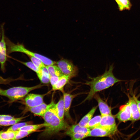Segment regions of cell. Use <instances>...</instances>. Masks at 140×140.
I'll return each instance as SVG.
<instances>
[{
  "label": "cell",
  "mask_w": 140,
  "mask_h": 140,
  "mask_svg": "<svg viewBox=\"0 0 140 140\" xmlns=\"http://www.w3.org/2000/svg\"><path fill=\"white\" fill-rule=\"evenodd\" d=\"M53 101L49 104L43 102L36 106L32 107H26V111L30 112L34 114L43 117L47 111L54 104Z\"/></svg>",
  "instance_id": "9c48e42d"
},
{
  "label": "cell",
  "mask_w": 140,
  "mask_h": 140,
  "mask_svg": "<svg viewBox=\"0 0 140 140\" xmlns=\"http://www.w3.org/2000/svg\"><path fill=\"white\" fill-rule=\"evenodd\" d=\"M46 94H44L30 93L27 94L24 99L26 107H32L44 102L43 99Z\"/></svg>",
  "instance_id": "52a82bcc"
},
{
  "label": "cell",
  "mask_w": 140,
  "mask_h": 140,
  "mask_svg": "<svg viewBox=\"0 0 140 140\" xmlns=\"http://www.w3.org/2000/svg\"><path fill=\"white\" fill-rule=\"evenodd\" d=\"M60 77L56 76H50V83L52 87L57 82Z\"/></svg>",
  "instance_id": "1f68e13d"
},
{
  "label": "cell",
  "mask_w": 140,
  "mask_h": 140,
  "mask_svg": "<svg viewBox=\"0 0 140 140\" xmlns=\"http://www.w3.org/2000/svg\"><path fill=\"white\" fill-rule=\"evenodd\" d=\"M15 118L14 117L9 115H0V121H8Z\"/></svg>",
  "instance_id": "d6a6232c"
},
{
  "label": "cell",
  "mask_w": 140,
  "mask_h": 140,
  "mask_svg": "<svg viewBox=\"0 0 140 140\" xmlns=\"http://www.w3.org/2000/svg\"><path fill=\"white\" fill-rule=\"evenodd\" d=\"M32 122L28 121L26 122L18 123L11 125L8 130L15 131L18 130V129L25 125L32 124Z\"/></svg>",
  "instance_id": "d4e9b609"
},
{
  "label": "cell",
  "mask_w": 140,
  "mask_h": 140,
  "mask_svg": "<svg viewBox=\"0 0 140 140\" xmlns=\"http://www.w3.org/2000/svg\"><path fill=\"white\" fill-rule=\"evenodd\" d=\"M0 52H3V53H4L7 54V53H5L4 52H3L2 51V50L1 45V42H0Z\"/></svg>",
  "instance_id": "e575fe53"
},
{
  "label": "cell",
  "mask_w": 140,
  "mask_h": 140,
  "mask_svg": "<svg viewBox=\"0 0 140 140\" xmlns=\"http://www.w3.org/2000/svg\"><path fill=\"white\" fill-rule=\"evenodd\" d=\"M5 40L7 47V54H9L15 52H20L25 54L29 57H33L38 58L46 66L56 64V62L42 55L28 50L22 44H15L5 37Z\"/></svg>",
  "instance_id": "3957f363"
},
{
  "label": "cell",
  "mask_w": 140,
  "mask_h": 140,
  "mask_svg": "<svg viewBox=\"0 0 140 140\" xmlns=\"http://www.w3.org/2000/svg\"><path fill=\"white\" fill-rule=\"evenodd\" d=\"M54 106L58 116L61 120H64L65 111L63 96L61 97L57 103L54 104Z\"/></svg>",
  "instance_id": "e0dca14e"
},
{
  "label": "cell",
  "mask_w": 140,
  "mask_h": 140,
  "mask_svg": "<svg viewBox=\"0 0 140 140\" xmlns=\"http://www.w3.org/2000/svg\"><path fill=\"white\" fill-rule=\"evenodd\" d=\"M119 10L122 11L124 10H129L131 4L129 0H115Z\"/></svg>",
  "instance_id": "603a6c76"
},
{
  "label": "cell",
  "mask_w": 140,
  "mask_h": 140,
  "mask_svg": "<svg viewBox=\"0 0 140 140\" xmlns=\"http://www.w3.org/2000/svg\"><path fill=\"white\" fill-rule=\"evenodd\" d=\"M97 108V106L94 107L81 120L78 125L81 127H85L92 119Z\"/></svg>",
  "instance_id": "ac0fdd59"
},
{
  "label": "cell",
  "mask_w": 140,
  "mask_h": 140,
  "mask_svg": "<svg viewBox=\"0 0 140 140\" xmlns=\"http://www.w3.org/2000/svg\"><path fill=\"white\" fill-rule=\"evenodd\" d=\"M36 74L42 83L47 84L50 82V76L46 66L40 69Z\"/></svg>",
  "instance_id": "9a60e30c"
},
{
  "label": "cell",
  "mask_w": 140,
  "mask_h": 140,
  "mask_svg": "<svg viewBox=\"0 0 140 140\" xmlns=\"http://www.w3.org/2000/svg\"><path fill=\"white\" fill-rule=\"evenodd\" d=\"M17 79H14L12 78H4L1 76H0V85H7L9 84L11 82L17 80Z\"/></svg>",
  "instance_id": "4dcf8cb0"
},
{
  "label": "cell",
  "mask_w": 140,
  "mask_h": 140,
  "mask_svg": "<svg viewBox=\"0 0 140 140\" xmlns=\"http://www.w3.org/2000/svg\"><path fill=\"white\" fill-rule=\"evenodd\" d=\"M19 61L22 64L25 66L36 73L40 70V69L36 67L31 61L26 62Z\"/></svg>",
  "instance_id": "f1b7e54d"
},
{
  "label": "cell",
  "mask_w": 140,
  "mask_h": 140,
  "mask_svg": "<svg viewBox=\"0 0 140 140\" xmlns=\"http://www.w3.org/2000/svg\"><path fill=\"white\" fill-rule=\"evenodd\" d=\"M71 139L74 140H81L88 137L87 135L83 133H76L70 135Z\"/></svg>",
  "instance_id": "f546056e"
},
{
  "label": "cell",
  "mask_w": 140,
  "mask_h": 140,
  "mask_svg": "<svg viewBox=\"0 0 140 140\" xmlns=\"http://www.w3.org/2000/svg\"><path fill=\"white\" fill-rule=\"evenodd\" d=\"M129 97L131 116V121H136L140 120V112L139 110L136 103L134 98L132 97Z\"/></svg>",
  "instance_id": "4fadbf2b"
},
{
  "label": "cell",
  "mask_w": 140,
  "mask_h": 140,
  "mask_svg": "<svg viewBox=\"0 0 140 140\" xmlns=\"http://www.w3.org/2000/svg\"><path fill=\"white\" fill-rule=\"evenodd\" d=\"M47 125V124L45 123L36 124H30L21 127L18 130L36 132L37 130L45 127Z\"/></svg>",
  "instance_id": "d6986e66"
},
{
  "label": "cell",
  "mask_w": 140,
  "mask_h": 140,
  "mask_svg": "<svg viewBox=\"0 0 140 140\" xmlns=\"http://www.w3.org/2000/svg\"><path fill=\"white\" fill-rule=\"evenodd\" d=\"M71 79L69 76L63 75L61 76L56 84L52 87L53 90H60L62 92L64 91V86L69 82Z\"/></svg>",
  "instance_id": "2e32d148"
},
{
  "label": "cell",
  "mask_w": 140,
  "mask_h": 140,
  "mask_svg": "<svg viewBox=\"0 0 140 140\" xmlns=\"http://www.w3.org/2000/svg\"><path fill=\"white\" fill-rule=\"evenodd\" d=\"M90 130L86 127H81L78 124L73 125L70 126L66 130V134L69 136L70 135L76 133H83L88 135Z\"/></svg>",
  "instance_id": "5bb4252c"
},
{
  "label": "cell",
  "mask_w": 140,
  "mask_h": 140,
  "mask_svg": "<svg viewBox=\"0 0 140 140\" xmlns=\"http://www.w3.org/2000/svg\"><path fill=\"white\" fill-rule=\"evenodd\" d=\"M44 85L40 84L31 87H15L7 89L0 88V95L7 97L11 102H13L23 98L30 92L40 88Z\"/></svg>",
  "instance_id": "277c9868"
},
{
  "label": "cell",
  "mask_w": 140,
  "mask_h": 140,
  "mask_svg": "<svg viewBox=\"0 0 140 140\" xmlns=\"http://www.w3.org/2000/svg\"><path fill=\"white\" fill-rule=\"evenodd\" d=\"M29 57L31 61L40 69L46 66L40 60L36 57Z\"/></svg>",
  "instance_id": "83f0119b"
},
{
  "label": "cell",
  "mask_w": 140,
  "mask_h": 140,
  "mask_svg": "<svg viewBox=\"0 0 140 140\" xmlns=\"http://www.w3.org/2000/svg\"><path fill=\"white\" fill-rule=\"evenodd\" d=\"M7 54L0 52V64L1 70L3 72L5 71V65L7 60Z\"/></svg>",
  "instance_id": "484cf974"
},
{
  "label": "cell",
  "mask_w": 140,
  "mask_h": 140,
  "mask_svg": "<svg viewBox=\"0 0 140 140\" xmlns=\"http://www.w3.org/2000/svg\"><path fill=\"white\" fill-rule=\"evenodd\" d=\"M97 127L109 130L115 133L117 130L115 117L112 114L102 116L100 122Z\"/></svg>",
  "instance_id": "8992f818"
},
{
  "label": "cell",
  "mask_w": 140,
  "mask_h": 140,
  "mask_svg": "<svg viewBox=\"0 0 140 140\" xmlns=\"http://www.w3.org/2000/svg\"><path fill=\"white\" fill-rule=\"evenodd\" d=\"M18 130L0 131V137L2 140H14Z\"/></svg>",
  "instance_id": "ffe728a7"
},
{
  "label": "cell",
  "mask_w": 140,
  "mask_h": 140,
  "mask_svg": "<svg viewBox=\"0 0 140 140\" xmlns=\"http://www.w3.org/2000/svg\"><path fill=\"white\" fill-rule=\"evenodd\" d=\"M0 140H1V138L0 137Z\"/></svg>",
  "instance_id": "d590c367"
},
{
  "label": "cell",
  "mask_w": 140,
  "mask_h": 140,
  "mask_svg": "<svg viewBox=\"0 0 140 140\" xmlns=\"http://www.w3.org/2000/svg\"><path fill=\"white\" fill-rule=\"evenodd\" d=\"M133 96L136 103L138 109L140 112V101L138 100L135 96L134 95Z\"/></svg>",
  "instance_id": "836d02e7"
},
{
  "label": "cell",
  "mask_w": 140,
  "mask_h": 140,
  "mask_svg": "<svg viewBox=\"0 0 140 140\" xmlns=\"http://www.w3.org/2000/svg\"><path fill=\"white\" fill-rule=\"evenodd\" d=\"M115 133L109 130L100 127H96L91 129L88 137H111Z\"/></svg>",
  "instance_id": "8fae6325"
},
{
  "label": "cell",
  "mask_w": 140,
  "mask_h": 140,
  "mask_svg": "<svg viewBox=\"0 0 140 140\" xmlns=\"http://www.w3.org/2000/svg\"><path fill=\"white\" fill-rule=\"evenodd\" d=\"M56 64L64 75L68 76L72 78L78 74V67L69 60L62 59L56 62Z\"/></svg>",
  "instance_id": "5b68a950"
},
{
  "label": "cell",
  "mask_w": 140,
  "mask_h": 140,
  "mask_svg": "<svg viewBox=\"0 0 140 140\" xmlns=\"http://www.w3.org/2000/svg\"><path fill=\"white\" fill-rule=\"evenodd\" d=\"M26 117L25 116L15 118L13 119L8 121H0V125L2 126L12 125L19 122Z\"/></svg>",
  "instance_id": "cb8c5ba5"
},
{
  "label": "cell",
  "mask_w": 140,
  "mask_h": 140,
  "mask_svg": "<svg viewBox=\"0 0 140 140\" xmlns=\"http://www.w3.org/2000/svg\"><path fill=\"white\" fill-rule=\"evenodd\" d=\"M113 65H110L108 70H106L102 74L92 78L85 84L89 86L90 91L87 97L83 102L91 100L96 93L113 86L115 83L123 80L118 79L114 76L113 71Z\"/></svg>",
  "instance_id": "6da1fadb"
},
{
  "label": "cell",
  "mask_w": 140,
  "mask_h": 140,
  "mask_svg": "<svg viewBox=\"0 0 140 140\" xmlns=\"http://www.w3.org/2000/svg\"><path fill=\"white\" fill-rule=\"evenodd\" d=\"M116 117L119 121L123 122L132 120L129 101L126 104L120 107L119 111L116 115Z\"/></svg>",
  "instance_id": "ba28073f"
},
{
  "label": "cell",
  "mask_w": 140,
  "mask_h": 140,
  "mask_svg": "<svg viewBox=\"0 0 140 140\" xmlns=\"http://www.w3.org/2000/svg\"><path fill=\"white\" fill-rule=\"evenodd\" d=\"M101 115H98L93 117L89 121L85 127L90 130L97 127L101 120Z\"/></svg>",
  "instance_id": "7402d4cb"
},
{
  "label": "cell",
  "mask_w": 140,
  "mask_h": 140,
  "mask_svg": "<svg viewBox=\"0 0 140 140\" xmlns=\"http://www.w3.org/2000/svg\"><path fill=\"white\" fill-rule=\"evenodd\" d=\"M63 93V97L64 101L65 109V115L66 117L69 120H71L69 113V110L72 101L73 99L78 94L74 95L66 93L64 91Z\"/></svg>",
  "instance_id": "30bf717a"
},
{
  "label": "cell",
  "mask_w": 140,
  "mask_h": 140,
  "mask_svg": "<svg viewBox=\"0 0 140 140\" xmlns=\"http://www.w3.org/2000/svg\"><path fill=\"white\" fill-rule=\"evenodd\" d=\"M46 66L50 76L60 77L64 75L57 65H54Z\"/></svg>",
  "instance_id": "44dd1931"
},
{
  "label": "cell",
  "mask_w": 140,
  "mask_h": 140,
  "mask_svg": "<svg viewBox=\"0 0 140 140\" xmlns=\"http://www.w3.org/2000/svg\"><path fill=\"white\" fill-rule=\"evenodd\" d=\"M34 132L35 131L18 130L14 140H18L22 139Z\"/></svg>",
  "instance_id": "4316f807"
},
{
  "label": "cell",
  "mask_w": 140,
  "mask_h": 140,
  "mask_svg": "<svg viewBox=\"0 0 140 140\" xmlns=\"http://www.w3.org/2000/svg\"><path fill=\"white\" fill-rule=\"evenodd\" d=\"M51 107L43 117L47 125L40 134L42 137H50L62 130H67L70 127L64 119L61 120L57 115L54 105Z\"/></svg>",
  "instance_id": "7a4b0ae2"
},
{
  "label": "cell",
  "mask_w": 140,
  "mask_h": 140,
  "mask_svg": "<svg viewBox=\"0 0 140 140\" xmlns=\"http://www.w3.org/2000/svg\"><path fill=\"white\" fill-rule=\"evenodd\" d=\"M94 96L98 102L101 116L111 115V108L107 104L100 98L98 95L95 94Z\"/></svg>",
  "instance_id": "7c38bea8"
}]
</instances>
